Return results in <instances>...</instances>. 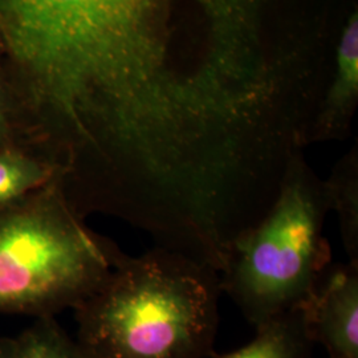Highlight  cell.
I'll return each mask as SVG.
<instances>
[{"label":"cell","instance_id":"cell-1","mask_svg":"<svg viewBox=\"0 0 358 358\" xmlns=\"http://www.w3.org/2000/svg\"><path fill=\"white\" fill-rule=\"evenodd\" d=\"M222 294L219 272L162 247L121 255L76 309L88 358H207Z\"/></svg>","mask_w":358,"mask_h":358},{"label":"cell","instance_id":"cell-2","mask_svg":"<svg viewBox=\"0 0 358 358\" xmlns=\"http://www.w3.org/2000/svg\"><path fill=\"white\" fill-rule=\"evenodd\" d=\"M120 255L56 186L0 207V313L43 319L76 308Z\"/></svg>","mask_w":358,"mask_h":358},{"label":"cell","instance_id":"cell-3","mask_svg":"<svg viewBox=\"0 0 358 358\" xmlns=\"http://www.w3.org/2000/svg\"><path fill=\"white\" fill-rule=\"evenodd\" d=\"M328 213L325 183L294 155L275 202L234 243L219 272L222 292L255 328L300 307L332 262Z\"/></svg>","mask_w":358,"mask_h":358},{"label":"cell","instance_id":"cell-4","mask_svg":"<svg viewBox=\"0 0 358 358\" xmlns=\"http://www.w3.org/2000/svg\"><path fill=\"white\" fill-rule=\"evenodd\" d=\"M133 0H0L16 59L73 120L81 83L113 63Z\"/></svg>","mask_w":358,"mask_h":358},{"label":"cell","instance_id":"cell-5","mask_svg":"<svg viewBox=\"0 0 358 358\" xmlns=\"http://www.w3.org/2000/svg\"><path fill=\"white\" fill-rule=\"evenodd\" d=\"M299 308L328 358H358V262H331Z\"/></svg>","mask_w":358,"mask_h":358},{"label":"cell","instance_id":"cell-6","mask_svg":"<svg viewBox=\"0 0 358 358\" xmlns=\"http://www.w3.org/2000/svg\"><path fill=\"white\" fill-rule=\"evenodd\" d=\"M358 90V23L355 16L344 31L338 48L337 76L324 110L321 112L316 130L320 136H332L344 129Z\"/></svg>","mask_w":358,"mask_h":358},{"label":"cell","instance_id":"cell-7","mask_svg":"<svg viewBox=\"0 0 358 358\" xmlns=\"http://www.w3.org/2000/svg\"><path fill=\"white\" fill-rule=\"evenodd\" d=\"M313 345L303 313L296 308L257 327L250 344L215 358H309Z\"/></svg>","mask_w":358,"mask_h":358},{"label":"cell","instance_id":"cell-8","mask_svg":"<svg viewBox=\"0 0 358 358\" xmlns=\"http://www.w3.org/2000/svg\"><path fill=\"white\" fill-rule=\"evenodd\" d=\"M331 211L338 217L348 260L358 262V177L353 161L324 182Z\"/></svg>","mask_w":358,"mask_h":358},{"label":"cell","instance_id":"cell-9","mask_svg":"<svg viewBox=\"0 0 358 358\" xmlns=\"http://www.w3.org/2000/svg\"><path fill=\"white\" fill-rule=\"evenodd\" d=\"M15 358H88L52 317H43L15 340Z\"/></svg>","mask_w":358,"mask_h":358},{"label":"cell","instance_id":"cell-10","mask_svg":"<svg viewBox=\"0 0 358 358\" xmlns=\"http://www.w3.org/2000/svg\"><path fill=\"white\" fill-rule=\"evenodd\" d=\"M50 179V171L16 154L0 155V207L24 198Z\"/></svg>","mask_w":358,"mask_h":358},{"label":"cell","instance_id":"cell-11","mask_svg":"<svg viewBox=\"0 0 358 358\" xmlns=\"http://www.w3.org/2000/svg\"><path fill=\"white\" fill-rule=\"evenodd\" d=\"M0 358H15V340L0 338Z\"/></svg>","mask_w":358,"mask_h":358}]
</instances>
